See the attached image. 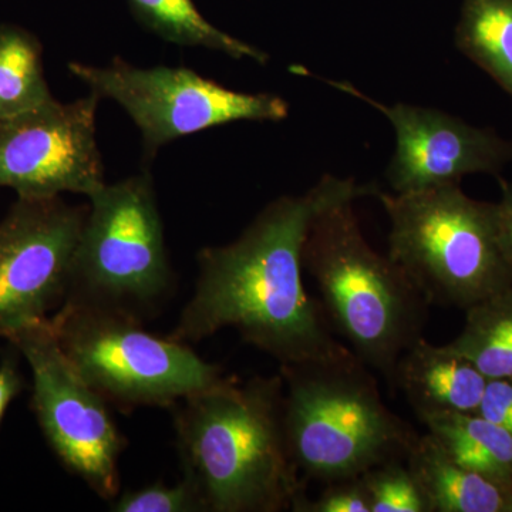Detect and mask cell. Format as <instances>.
I'll return each instance as SVG.
<instances>
[{
  "label": "cell",
  "instance_id": "obj_1",
  "mask_svg": "<svg viewBox=\"0 0 512 512\" xmlns=\"http://www.w3.org/2000/svg\"><path fill=\"white\" fill-rule=\"evenodd\" d=\"M376 190L352 177L325 175L305 194L266 205L237 241L201 249L194 293L171 338L191 345L232 328L279 366L349 352L303 285V244L320 210Z\"/></svg>",
  "mask_w": 512,
  "mask_h": 512
},
{
  "label": "cell",
  "instance_id": "obj_2",
  "mask_svg": "<svg viewBox=\"0 0 512 512\" xmlns=\"http://www.w3.org/2000/svg\"><path fill=\"white\" fill-rule=\"evenodd\" d=\"M171 410L183 477L205 512L291 511L306 493L286 440L281 375L228 377Z\"/></svg>",
  "mask_w": 512,
  "mask_h": 512
},
{
  "label": "cell",
  "instance_id": "obj_3",
  "mask_svg": "<svg viewBox=\"0 0 512 512\" xmlns=\"http://www.w3.org/2000/svg\"><path fill=\"white\" fill-rule=\"evenodd\" d=\"M355 200L333 202L313 217L303 269L318 286L332 329L393 387L400 357L423 339L430 303L402 266L370 247Z\"/></svg>",
  "mask_w": 512,
  "mask_h": 512
},
{
  "label": "cell",
  "instance_id": "obj_4",
  "mask_svg": "<svg viewBox=\"0 0 512 512\" xmlns=\"http://www.w3.org/2000/svg\"><path fill=\"white\" fill-rule=\"evenodd\" d=\"M370 370L352 350L279 366L286 440L305 483L346 480L407 460L419 440L412 424L384 404Z\"/></svg>",
  "mask_w": 512,
  "mask_h": 512
},
{
  "label": "cell",
  "instance_id": "obj_5",
  "mask_svg": "<svg viewBox=\"0 0 512 512\" xmlns=\"http://www.w3.org/2000/svg\"><path fill=\"white\" fill-rule=\"evenodd\" d=\"M390 218L389 255L430 305L466 309L512 286L498 239L494 204L467 197L460 184L375 195Z\"/></svg>",
  "mask_w": 512,
  "mask_h": 512
},
{
  "label": "cell",
  "instance_id": "obj_6",
  "mask_svg": "<svg viewBox=\"0 0 512 512\" xmlns=\"http://www.w3.org/2000/svg\"><path fill=\"white\" fill-rule=\"evenodd\" d=\"M63 303L144 322L173 295L175 275L150 173L90 195Z\"/></svg>",
  "mask_w": 512,
  "mask_h": 512
},
{
  "label": "cell",
  "instance_id": "obj_7",
  "mask_svg": "<svg viewBox=\"0 0 512 512\" xmlns=\"http://www.w3.org/2000/svg\"><path fill=\"white\" fill-rule=\"evenodd\" d=\"M50 326L76 372L120 412L173 409L228 379L191 345L153 335L143 322L120 313L63 303Z\"/></svg>",
  "mask_w": 512,
  "mask_h": 512
},
{
  "label": "cell",
  "instance_id": "obj_8",
  "mask_svg": "<svg viewBox=\"0 0 512 512\" xmlns=\"http://www.w3.org/2000/svg\"><path fill=\"white\" fill-rule=\"evenodd\" d=\"M70 73L100 99H111L127 111L140 128L144 153L177 138L234 121H282L289 103L269 93L227 89L185 67L141 69L116 57L109 66L69 63Z\"/></svg>",
  "mask_w": 512,
  "mask_h": 512
},
{
  "label": "cell",
  "instance_id": "obj_9",
  "mask_svg": "<svg viewBox=\"0 0 512 512\" xmlns=\"http://www.w3.org/2000/svg\"><path fill=\"white\" fill-rule=\"evenodd\" d=\"M32 370V409L60 464L103 500L120 494L126 437L111 406L64 356L50 319L9 339Z\"/></svg>",
  "mask_w": 512,
  "mask_h": 512
},
{
  "label": "cell",
  "instance_id": "obj_10",
  "mask_svg": "<svg viewBox=\"0 0 512 512\" xmlns=\"http://www.w3.org/2000/svg\"><path fill=\"white\" fill-rule=\"evenodd\" d=\"M89 205L22 198L0 221V338L50 319L69 291Z\"/></svg>",
  "mask_w": 512,
  "mask_h": 512
},
{
  "label": "cell",
  "instance_id": "obj_11",
  "mask_svg": "<svg viewBox=\"0 0 512 512\" xmlns=\"http://www.w3.org/2000/svg\"><path fill=\"white\" fill-rule=\"evenodd\" d=\"M100 97L57 103L18 119L0 121V187L18 197H90L104 184L96 140Z\"/></svg>",
  "mask_w": 512,
  "mask_h": 512
},
{
  "label": "cell",
  "instance_id": "obj_12",
  "mask_svg": "<svg viewBox=\"0 0 512 512\" xmlns=\"http://www.w3.org/2000/svg\"><path fill=\"white\" fill-rule=\"evenodd\" d=\"M382 111L396 133L386 178L396 194L460 184L470 174L498 175L512 161V143L493 130L430 107L379 103L348 82H328Z\"/></svg>",
  "mask_w": 512,
  "mask_h": 512
},
{
  "label": "cell",
  "instance_id": "obj_13",
  "mask_svg": "<svg viewBox=\"0 0 512 512\" xmlns=\"http://www.w3.org/2000/svg\"><path fill=\"white\" fill-rule=\"evenodd\" d=\"M487 377L447 345L421 339L397 363L393 389L402 390L420 421L447 413H474Z\"/></svg>",
  "mask_w": 512,
  "mask_h": 512
},
{
  "label": "cell",
  "instance_id": "obj_14",
  "mask_svg": "<svg viewBox=\"0 0 512 512\" xmlns=\"http://www.w3.org/2000/svg\"><path fill=\"white\" fill-rule=\"evenodd\" d=\"M406 461L431 512H512L511 487L454 463L429 433L419 437Z\"/></svg>",
  "mask_w": 512,
  "mask_h": 512
},
{
  "label": "cell",
  "instance_id": "obj_15",
  "mask_svg": "<svg viewBox=\"0 0 512 512\" xmlns=\"http://www.w3.org/2000/svg\"><path fill=\"white\" fill-rule=\"evenodd\" d=\"M454 463L512 488V436L476 413H447L421 421Z\"/></svg>",
  "mask_w": 512,
  "mask_h": 512
},
{
  "label": "cell",
  "instance_id": "obj_16",
  "mask_svg": "<svg viewBox=\"0 0 512 512\" xmlns=\"http://www.w3.org/2000/svg\"><path fill=\"white\" fill-rule=\"evenodd\" d=\"M57 103L43 67V46L22 26L0 25V121L18 119Z\"/></svg>",
  "mask_w": 512,
  "mask_h": 512
},
{
  "label": "cell",
  "instance_id": "obj_17",
  "mask_svg": "<svg viewBox=\"0 0 512 512\" xmlns=\"http://www.w3.org/2000/svg\"><path fill=\"white\" fill-rule=\"evenodd\" d=\"M454 43L512 97V0H463Z\"/></svg>",
  "mask_w": 512,
  "mask_h": 512
},
{
  "label": "cell",
  "instance_id": "obj_18",
  "mask_svg": "<svg viewBox=\"0 0 512 512\" xmlns=\"http://www.w3.org/2000/svg\"><path fill=\"white\" fill-rule=\"evenodd\" d=\"M134 18L154 35L174 45L205 47L232 59L268 63L264 50L222 32L208 22L194 0H127Z\"/></svg>",
  "mask_w": 512,
  "mask_h": 512
},
{
  "label": "cell",
  "instance_id": "obj_19",
  "mask_svg": "<svg viewBox=\"0 0 512 512\" xmlns=\"http://www.w3.org/2000/svg\"><path fill=\"white\" fill-rule=\"evenodd\" d=\"M447 348L488 379H512V286L466 309L460 335Z\"/></svg>",
  "mask_w": 512,
  "mask_h": 512
},
{
  "label": "cell",
  "instance_id": "obj_20",
  "mask_svg": "<svg viewBox=\"0 0 512 512\" xmlns=\"http://www.w3.org/2000/svg\"><path fill=\"white\" fill-rule=\"evenodd\" d=\"M372 512H431L424 494L406 460H393L362 474Z\"/></svg>",
  "mask_w": 512,
  "mask_h": 512
},
{
  "label": "cell",
  "instance_id": "obj_21",
  "mask_svg": "<svg viewBox=\"0 0 512 512\" xmlns=\"http://www.w3.org/2000/svg\"><path fill=\"white\" fill-rule=\"evenodd\" d=\"M116 512H205L200 494L183 477L180 483H156L138 490L127 491L110 501Z\"/></svg>",
  "mask_w": 512,
  "mask_h": 512
},
{
  "label": "cell",
  "instance_id": "obj_22",
  "mask_svg": "<svg viewBox=\"0 0 512 512\" xmlns=\"http://www.w3.org/2000/svg\"><path fill=\"white\" fill-rule=\"evenodd\" d=\"M293 512H372L362 476L323 484L322 493L312 500L302 494L293 504Z\"/></svg>",
  "mask_w": 512,
  "mask_h": 512
},
{
  "label": "cell",
  "instance_id": "obj_23",
  "mask_svg": "<svg viewBox=\"0 0 512 512\" xmlns=\"http://www.w3.org/2000/svg\"><path fill=\"white\" fill-rule=\"evenodd\" d=\"M474 413L512 436V379H488Z\"/></svg>",
  "mask_w": 512,
  "mask_h": 512
},
{
  "label": "cell",
  "instance_id": "obj_24",
  "mask_svg": "<svg viewBox=\"0 0 512 512\" xmlns=\"http://www.w3.org/2000/svg\"><path fill=\"white\" fill-rule=\"evenodd\" d=\"M18 357L9 352L0 362V426L10 404L25 389V377L19 369Z\"/></svg>",
  "mask_w": 512,
  "mask_h": 512
},
{
  "label": "cell",
  "instance_id": "obj_25",
  "mask_svg": "<svg viewBox=\"0 0 512 512\" xmlns=\"http://www.w3.org/2000/svg\"><path fill=\"white\" fill-rule=\"evenodd\" d=\"M498 239L512 265V183L501 181V200L494 204Z\"/></svg>",
  "mask_w": 512,
  "mask_h": 512
}]
</instances>
